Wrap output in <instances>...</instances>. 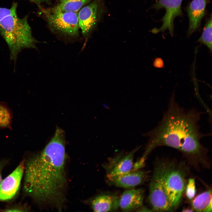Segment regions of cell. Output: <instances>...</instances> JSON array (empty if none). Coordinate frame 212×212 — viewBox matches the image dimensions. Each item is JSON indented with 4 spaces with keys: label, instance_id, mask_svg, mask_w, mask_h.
<instances>
[{
    "label": "cell",
    "instance_id": "cell-1",
    "mask_svg": "<svg viewBox=\"0 0 212 212\" xmlns=\"http://www.w3.org/2000/svg\"><path fill=\"white\" fill-rule=\"evenodd\" d=\"M65 134L57 127L44 149L25 164V192L38 202L59 211L65 201L67 182Z\"/></svg>",
    "mask_w": 212,
    "mask_h": 212
},
{
    "label": "cell",
    "instance_id": "cell-2",
    "mask_svg": "<svg viewBox=\"0 0 212 212\" xmlns=\"http://www.w3.org/2000/svg\"><path fill=\"white\" fill-rule=\"evenodd\" d=\"M201 113L193 108L185 110L176 101L173 94L162 119L147 134L150 137L143 156L146 157L157 147L165 146L203 163L207 150L200 142L205 136L200 132L198 125Z\"/></svg>",
    "mask_w": 212,
    "mask_h": 212
},
{
    "label": "cell",
    "instance_id": "cell-3",
    "mask_svg": "<svg viewBox=\"0 0 212 212\" xmlns=\"http://www.w3.org/2000/svg\"><path fill=\"white\" fill-rule=\"evenodd\" d=\"M17 3L11 7H0V34L9 48L10 59L15 62L19 53L25 48H36L38 42L33 37L27 17H19L17 13Z\"/></svg>",
    "mask_w": 212,
    "mask_h": 212
},
{
    "label": "cell",
    "instance_id": "cell-4",
    "mask_svg": "<svg viewBox=\"0 0 212 212\" xmlns=\"http://www.w3.org/2000/svg\"><path fill=\"white\" fill-rule=\"evenodd\" d=\"M162 183L172 209L179 205L185 190L187 170L181 163L160 162Z\"/></svg>",
    "mask_w": 212,
    "mask_h": 212
},
{
    "label": "cell",
    "instance_id": "cell-5",
    "mask_svg": "<svg viewBox=\"0 0 212 212\" xmlns=\"http://www.w3.org/2000/svg\"><path fill=\"white\" fill-rule=\"evenodd\" d=\"M42 12L52 31L70 37L79 35L77 12L54 11L49 9H43Z\"/></svg>",
    "mask_w": 212,
    "mask_h": 212
},
{
    "label": "cell",
    "instance_id": "cell-6",
    "mask_svg": "<svg viewBox=\"0 0 212 212\" xmlns=\"http://www.w3.org/2000/svg\"><path fill=\"white\" fill-rule=\"evenodd\" d=\"M159 163L154 168L149 183L148 201L153 211H169L173 209L162 185Z\"/></svg>",
    "mask_w": 212,
    "mask_h": 212
},
{
    "label": "cell",
    "instance_id": "cell-7",
    "mask_svg": "<svg viewBox=\"0 0 212 212\" xmlns=\"http://www.w3.org/2000/svg\"><path fill=\"white\" fill-rule=\"evenodd\" d=\"M183 0H157L152 6L153 9L158 10L164 9L165 13L160 21L161 26L153 30L155 34L160 32L163 33L166 30L173 37L174 34L175 19L183 15L181 4Z\"/></svg>",
    "mask_w": 212,
    "mask_h": 212
},
{
    "label": "cell",
    "instance_id": "cell-8",
    "mask_svg": "<svg viewBox=\"0 0 212 212\" xmlns=\"http://www.w3.org/2000/svg\"><path fill=\"white\" fill-rule=\"evenodd\" d=\"M103 1V0H94L79 10V26L85 37L88 36L98 21L102 12Z\"/></svg>",
    "mask_w": 212,
    "mask_h": 212
},
{
    "label": "cell",
    "instance_id": "cell-9",
    "mask_svg": "<svg viewBox=\"0 0 212 212\" xmlns=\"http://www.w3.org/2000/svg\"><path fill=\"white\" fill-rule=\"evenodd\" d=\"M25 168V163L22 161L12 173L0 183V201L12 198L18 191Z\"/></svg>",
    "mask_w": 212,
    "mask_h": 212
},
{
    "label": "cell",
    "instance_id": "cell-10",
    "mask_svg": "<svg viewBox=\"0 0 212 212\" xmlns=\"http://www.w3.org/2000/svg\"><path fill=\"white\" fill-rule=\"evenodd\" d=\"M148 172L133 170L111 176H107L108 183L118 187L129 188L135 187L144 182L147 178Z\"/></svg>",
    "mask_w": 212,
    "mask_h": 212
},
{
    "label": "cell",
    "instance_id": "cell-11",
    "mask_svg": "<svg viewBox=\"0 0 212 212\" xmlns=\"http://www.w3.org/2000/svg\"><path fill=\"white\" fill-rule=\"evenodd\" d=\"M208 2V0H191L189 3L186 9L189 20L188 37L200 28L206 14Z\"/></svg>",
    "mask_w": 212,
    "mask_h": 212
},
{
    "label": "cell",
    "instance_id": "cell-12",
    "mask_svg": "<svg viewBox=\"0 0 212 212\" xmlns=\"http://www.w3.org/2000/svg\"><path fill=\"white\" fill-rule=\"evenodd\" d=\"M138 149L136 148L125 155H118L105 165L107 176L120 174L131 170L133 166L134 154Z\"/></svg>",
    "mask_w": 212,
    "mask_h": 212
},
{
    "label": "cell",
    "instance_id": "cell-13",
    "mask_svg": "<svg viewBox=\"0 0 212 212\" xmlns=\"http://www.w3.org/2000/svg\"><path fill=\"white\" fill-rule=\"evenodd\" d=\"M144 192L141 188L131 189L124 191L119 200V207L123 211L137 210L143 204Z\"/></svg>",
    "mask_w": 212,
    "mask_h": 212
},
{
    "label": "cell",
    "instance_id": "cell-14",
    "mask_svg": "<svg viewBox=\"0 0 212 212\" xmlns=\"http://www.w3.org/2000/svg\"><path fill=\"white\" fill-rule=\"evenodd\" d=\"M119 196L115 194L105 193L95 197L91 201L92 208L95 212H111L119 207Z\"/></svg>",
    "mask_w": 212,
    "mask_h": 212
},
{
    "label": "cell",
    "instance_id": "cell-15",
    "mask_svg": "<svg viewBox=\"0 0 212 212\" xmlns=\"http://www.w3.org/2000/svg\"><path fill=\"white\" fill-rule=\"evenodd\" d=\"M212 191L209 189L197 196L192 202V209L197 212L212 211Z\"/></svg>",
    "mask_w": 212,
    "mask_h": 212
},
{
    "label": "cell",
    "instance_id": "cell-16",
    "mask_svg": "<svg viewBox=\"0 0 212 212\" xmlns=\"http://www.w3.org/2000/svg\"><path fill=\"white\" fill-rule=\"evenodd\" d=\"M90 0H59V3L54 7L49 8L50 10L63 12H77Z\"/></svg>",
    "mask_w": 212,
    "mask_h": 212
},
{
    "label": "cell",
    "instance_id": "cell-17",
    "mask_svg": "<svg viewBox=\"0 0 212 212\" xmlns=\"http://www.w3.org/2000/svg\"><path fill=\"white\" fill-rule=\"evenodd\" d=\"M13 118L12 110L8 104L4 101L0 102V129H8L12 131Z\"/></svg>",
    "mask_w": 212,
    "mask_h": 212
},
{
    "label": "cell",
    "instance_id": "cell-18",
    "mask_svg": "<svg viewBox=\"0 0 212 212\" xmlns=\"http://www.w3.org/2000/svg\"><path fill=\"white\" fill-rule=\"evenodd\" d=\"M212 17L211 13L205 23L202 34L197 41L198 42L206 45L211 53L212 52Z\"/></svg>",
    "mask_w": 212,
    "mask_h": 212
},
{
    "label": "cell",
    "instance_id": "cell-19",
    "mask_svg": "<svg viewBox=\"0 0 212 212\" xmlns=\"http://www.w3.org/2000/svg\"><path fill=\"white\" fill-rule=\"evenodd\" d=\"M184 191L187 198L190 200L193 199L196 193L195 182L194 178H191L188 180Z\"/></svg>",
    "mask_w": 212,
    "mask_h": 212
},
{
    "label": "cell",
    "instance_id": "cell-20",
    "mask_svg": "<svg viewBox=\"0 0 212 212\" xmlns=\"http://www.w3.org/2000/svg\"><path fill=\"white\" fill-rule=\"evenodd\" d=\"M153 65L156 68H162L164 66L163 60L161 58H157L155 59Z\"/></svg>",
    "mask_w": 212,
    "mask_h": 212
},
{
    "label": "cell",
    "instance_id": "cell-21",
    "mask_svg": "<svg viewBox=\"0 0 212 212\" xmlns=\"http://www.w3.org/2000/svg\"><path fill=\"white\" fill-rule=\"evenodd\" d=\"M37 4H40L44 2H47L50 0H29Z\"/></svg>",
    "mask_w": 212,
    "mask_h": 212
},
{
    "label": "cell",
    "instance_id": "cell-22",
    "mask_svg": "<svg viewBox=\"0 0 212 212\" xmlns=\"http://www.w3.org/2000/svg\"><path fill=\"white\" fill-rule=\"evenodd\" d=\"M4 165V163L2 161L0 162V183L2 180L1 172Z\"/></svg>",
    "mask_w": 212,
    "mask_h": 212
},
{
    "label": "cell",
    "instance_id": "cell-23",
    "mask_svg": "<svg viewBox=\"0 0 212 212\" xmlns=\"http://www.w3.org/2000/svg\"><path fill=\"white\" fill-rule=\"evenodd\" d=\"M193 210L192 209H190L189 208H185L182 211L183 212H192Z\"/></svg>",
    "mask_w": 212,
    "mask_h": 212
}]
</instances>
